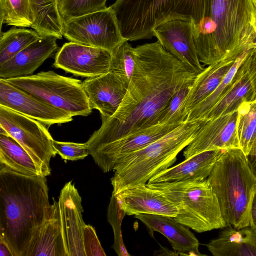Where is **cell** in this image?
Returning a JSON list of instances; mask_svg holds the SVG:
<instances>
[{
    "label": "cell",
    "mask_w": 256,
    "mask_h": 256,
    "mask_svg": "<svg viewBox=\"0 0 256 256\" xmlns=\"http://www.w3.org/2000/svg\"><path fill=\"white\" fill-rule=\"evenodd\" d=\"M136 64L116 112L101 116L102 125L86 142L90 154L124 136L157 125L172 96L194 81L196 72L166 50L158 40L134 48Z\"/></svg>",
    "instance_id": "obj_1"
},
{
    "label": "cell",
    "mask_w": 256,
    "mask_h": 256,
    "mask_svg": "<svg viewBox=\"0 0 256 256\" xmlns=\"http://www.w3.org/2000/svg\"><path fill=\"white\" fill-rule=\"evenodd\" d=\"M50 205L45 176L24 175L0 164V240L14 256H28Z\"/></svg>",
    "instance_id": "obj_2"
},
{
    "label": "cell",
    "mask_w": 256,
    "mask_h": 256,
    "mask_svg": "<svg viewBox=\"0 0 256 256\" xmlns=\"http://www.w3.org/2000/svg\"><path fill=\"white\" fill-rule=\"evenodd\" d=\"M252 0H205L204 14L193 24L200 62L210 65L240 55L256 44L252 26Z\"/></svg>",
    "instance_id": "obj_3"
},
{
    "label": "cell",
    "mask_w": 256,
    "mask_h": 256,
    "mask_svg": "<svg viewBox=\"0 0 256 256\" xmlns=\"http://www.w3.org/2000/svg\"><path fill=\"white\" fill-rule=\"evenodd\" d=\"M206 121L205 118L186 121L160 139L118 160L110 179L112 194L128 186L146 184L155 174L170 168Z\"/></svg>",
    "instance_id": "obj_4"
},
{
    "label": "cell",
    "mask_w": 256,
    "mask_h": 256,
    "mask_svg": "<svg viewBox=\"0 0 256 256\" xmlns=\"http://www.w3.org/2000/svg\"><path fill=\"white\" fill-rule=\"evenodd\" d=\"M207 179L228 226L238 229L251 224L256 178L242 150L240 148L225 150Z\"/></svg>",
    "instance_id": "obj_5"
},
{
    "label": "cell",
    "mask_w": 256,
    "mask_h": 256,
    "mask_svg": "<svg viewBox=\"0 0 256 256\" xmlns=\"http://www.w3.org/2000/svg\"><path fill=\"white\" fill-rule=\"evenodd\" d=\"M205 0H116L110 7L126 41L151 38L156 26L185 19L196 25L204 14Z\"/></svg>",
    "instance_id": "obj_6"
},
{
    "label": "cell",
    "mask_w": 256,
    "mask_h": 256,
    "mask_svg": "<svg viewBox=\"0 0 256 256\" xmlns=\"http://www.w3.org/2000/svg\"><path fill=\"white\" fill-rule=\"evenodd\" d=\"M160 192L176 206V221L198 232L228 226L217 197L208 180L146 183Z\"/></svg>",
    "instance_id": "obj_7"
},
{
    "label": "cell",
    "mask_w": 256,
    "mask_h": 256,
    "mask_svg": "<svg viewBox=\"0 0 256 256\" xmlns=\"http://www.w3.org/2000/svg\"><path fill=\"white\" fill-rule=\"evenodd\" d=\"M4 80L72 116H88L92 112L79 80L60 76L52 70Z\"/></svg>",
    "instance_id": "obj_8"
},
{
    "label": "cell",
    "mask_w": 256,
    "mask_h": 256,
    "mask_svg": "<svg viewBox=\"0 0 256 256\" xmlns=\"http://www.w3.org/2000/svg\"><path fill=\"white\" fill-rule=\"evenodd\" d=\"M63 36L70 42L112 52L126 41L120 33L116 14L110 6L64 22Z\"/></svg>",
    "instance_id": "obj_9"
},
{
    "label": "cell",
    "mask_w": 256,
    "mask_h": 256,
    "mask_svg": "<svg viewBox=\"0 0 256 256\" xmlns=\"http://www.w3.org/2000/svg\"><path fill=\"white\" fill-rule=\"evenodd\" d=\"M0 126L48 172L50 160L56 152L54 140L46 126L37 120L0 106Z\"/></svg>",
    "instance_id": "obj_10"
},
{
    "label": "cell",
    "mask_w": 256,
    "mask_h": 256,
    "mask_svg": "<svg viewBox=\"0 0 256 256\" xmlns=\"http://www.w3.org/2000/svg\"><path fill=\"white\" fill-rule=\"evenodd\" d=\"M112 56L108 50L70 42L58 49L53 66L76 76L92 78L110 72Z\"/></svg>",
    "instance_id": "obj_11"
},
{
    "label": "cell",
    "mask_w": 256,
    "mask_h": 256,
    "mask_svg": "<svg viewBox=\"0 0 256 256\" xmlns=\"http://www.w3.org/2000/svg\"><path fill=\"white\" fill-rule=\"evenodd\" d=\"M0 106L34 119L48 127L73 120L68 112L52 106L0 78Z\"/></svg>",
    "instance_id": "obj_12"
},
{
    "label": "cell",
    "mask_w": 256,
    "mask_h": 256,
    "mask_svg": "<svg viewBox=\"0 0 256 256\" xmlns=\"http://www.w3.org/2000/svg\"><path fill=\"white\" fill-rule=\"evenodd\" d=\"M180 124H164L150 126L106 144L90 155L103 172H108L113 170L120 158L160 139Z\"/></svg>",
    "instance_id": "obj_13"
},
{
    "label": "cell",
    "mask_w": 256,
    "mask_h": 256,
    "mask_svg": "<svg viewBox=\"0 0 256 256\" xmlns=\"http://www.w3.org/2000/svg\"><path fill=\"white\" fill-rule=\"evenodd\" d=\"M256 97V44L246 50L229 90L203 118L212 120L236 111L244 102Z\"/></svg>",
    "instance_id": "obj_14"
},
{
    "label": "cell",
    "mask_w": 256,
    "mask_h": 256,
    "mask_svg": "<svg viewBox=\"0 0 256 256\" xmlns=\"http://www.w3.org/2000/svg\"><path fill=\"white\" fill-rule=\"evenodd\" d=\"M193 24L190 20H171L155 26L152 33L166 50L198 74L204 68L200 64L195 47Z\"/></svg>",
    "instance_id": "obj_15"
},
{
    "label": "cell",
    "mask_w": 256,
    "mask_h": 256,
    "mask_svg": "<svg viewBox=\"0 0 256 256\" xmlns=\"http://www.w3.org/2000/svg\"><path fill=\"white\" fill-rule=\"evenodd\" d=\"M238 111L206 120L192 142L184 148L187 159L203 152L240 148L236 130Z\"/></svg>",
    "instance_id": "obj_16"
},
{
    "label": "cell",
    "mask_w": 256,
    "mask_h": 256,
    "mask_svg": "<svg viewBox=\"0 0 256 256\" xmlns=\"http://www.w3.org/2000/svg\"><path fill=\"white\" fill-rule=\"evenodd\" d=\"M60 218L68 256H86L82 198L72 181L62 189L58 200Z\"/></svg>",
    "instance_id": "obj_17"
},
{
    "label": "cell",
    "mask_w": 256,
    "mask_h": 256,
    "mask_svg": "<svg viewBox=\"0 0 256 256\" xmlns=\"http://www.w3.org/2000/svg\"><path fill=\"white\" fill-rule=\"evenodd\" d=\"M114 196L128 216L146 214L175 217L178 214L174 204L146 184L128 186Z\"/></svg>",
    "instance_id": "obj_18"
},
{
    "label": "cell",
    "mask_w": 256,
    "mask_h": 256,
    "mask_svg": "<svg viewBox=\"0 0 256 256\" xmlns=\"http://www.w3.org/2000/svg\"><path fill=\"white\" fill-rule=\"evenodd\" d=\"M128 84L112 72L87 78L82 82L90 108L98 110L101 116L107 118L118 109Z\"/></svg>",
    "instance_id": "obj_19"
},
{
    "label": "cell",
    "mask_w": 256,
    "mask_h": 256,
    "mask_svg": "<svg viewBox=\"0 0 256 256\" xmlns=\"http://www.w3.org/2000/svg\"><path fill=\"white\" fill-rule=\"evenodd\" d=\"M147 228L153 236L158 232L168 240L174 252L180 256H202L198 250L199 242L189 228L173 217L154 214H140L134 216Z\"/></svg>",
    "instance_id": "obj_20"
},
{
    "label": "cell",
    "mask_w": 256,
    "mask_h": 256,
    "mask_svg": "<svg viewBox=\"0 0 256 256\" xmlns=\"http://www.w3.org/2000/svg\"><path fill=\"white\" fill-rule=\"evenodd\" d=\"M58 38L54 36H42L0 64V78L6 79L33 74L44 62L56 54L59 48Z\"/></svg>",
    "instance_id": "obj_21"
},
{
    "label": "cell",
    "mask_w": 256,
    "mask_h": 256,
    "mask_svg": "<svg viewBox=\"0 0 256 256\" xmlns=\"http://www.w3.org/2000/svg\"><path fill=\"white\" fill-rule=\"evenodd\" d=\"M224 150L216 149L198 154L155 174L147 183L190 180H205L208 177L216 162Z\"/></svg>",
    "instance_id": "obj_22"
},
{
    "label": "cell",
    "mask_w": 256,
    "mask_h": 256,
    "mask_svg": "<svg viewBox=\"0 0 256 256\" xmlns=\"http://www.w3.org/2000/svg\"><path fill=\"white\" fill-rule=\"evenodd\" d=\"M206 246L214 256H256V226H228Z\"/></svg>",
    "instance_id": "obj_23"
},
{
    "label": "cell",
    "mask_w": 256,
    "mask_h": 256,
    "mask_svg": "<svg viewBox=\"0 0 256 256\" xmlns=\"http://www.w3.org/2000/svg\"><path fill=\"white\" fill-rule=\"evenodd\" d=\"M242 54L229 56L220 62L208 65L197 74L192 84L184 105V111L187 116L192 109L215 90L236 59Z\"/></svg>",
    "instance_id": "obj_24"
},
{
    "label": "cell",
    "mask_w": 256,
    "mask_h": 256,
    "mask_svg": "<svg viewBox=\"0 0 256 256\" xmlns=\"http://www.w3.org/2000/svg\"><path fill=\"white\" fill-rule=\"evenodd\" d=\"M28 256H68L58 202L54 200L48 216L41 226Z\"/></svg>",
    "instance_id": "obj_25"
},
{
    "label": "cell",
    "mask_w": 256,
    "mask_h": 256,
    "mask_svg": "<svg viewBox=\"0 0 256 256\" xmlns=\"http://www.w3.org/2000/svg\"><path fill=\"white\" fill-rule=\"evenodd\" d=\"M0 163L15 172L26 176L46 177L50 174L38 164L10 135L0 134Z\"/></svg>",
    "instance_id": "obj_26"
},
{
    "label": "cell",
    "mask_w": 256,
    "mask_h": 256,
    "mask_svg": "<svg viewBox=\"0 0 256 256\" xmlns=\"http://www.w3.org/2000/svg\"><path fill=\"white\" fill-rule=\"evenodd\" d=\"M34 16L31 28L42 36H63L64 21L56 0H28Z\"/></svg>",
    "instance_id": "obj_27"
},
{
    "label": "cell",
    "mask_w": 256,
    "mask_h": 256,
    "mask_svg": "<svg viewBox=\"0 0 256 256\" xmlns=\"http://www.w3.org/2000/svg\"><path fill=\"white\" fill-rule=\"evenodd\" d=\"M35 30L12 28L0 36V64L42 38Z\"/></svg>",
    "instance_id": "obj_28"
},
{
    "label": "cell",
    "mask_w": 256,
    "mask_h": 256,
    "mask_svg": "<svg viewBox=\"0 0 256 256\" xmlns=\"http://www.w3.org/2000/svg\"><path fill=\"white\" fill-rule=\"evenodd\" d=\"M238 111L236 130L239 146L246 156L256 137V97L242 103Z\"/></svg>",
    "instance_id": "obj_29"
},
{
    "label": "cell",
    "mask_w": 256,
    "mask_h": 256,
    "mask_svg": "<svg viewBox=\"0 0 256 256\" xmlns=\"http://www.w3.org/2000/svg\"><path fill=\"white\" fill-rule=\"evenodd\" d=\"M0 29L3 24L20 28L31 27L34 16L28 0H0Z\"/></svg>",
    "instance_id": "obj_30"
},
{
    "label": "cell",
    "mask_w": 256,
    "mask_h": 256,
    "mask_svg": "<svg viewBox=\"0 0 256 256\" xmlns=\"http://www.w3.org/2000/svg\"><path fill=\"white\" fill-rule=\"evenodd\" d=\"M246 50L236 59L234 64L215 90L188 113L186 121L203 118L224 96L233 83L234 74L244 59Z\"/></svg>",
    "instance_id": "obj_31"
},
{
    "label": "cell",
    "mask_w": 256,
    "mask_h": 256,
    "mask_svg": "<svg viewBox=\"0 0 256 256\" xmlns=\"http://www.w3.org/2000/svg\"><path fill=\"white\" fill-rule=\"evenodd\" d=\"M192 82L184 86L172 96L158 116L157 124H181L186 121L187 115L184 112V105Z\"/></svg>",
    "instance_id": "obj_32"
},
{
    "label": "cell",
    "mask_w": 256,
    "mask_h": 256,
    "mask_svg": "<svg viewBox=\"0 0 256 256\" xmlns=\"http://www.w3.org/2000/svg\"><path fill=\"white\" fill-rule=\"evenodd\" d=\"M112 54L110 72L120 76L129 84L136 64L134 48L126 41Z\"/></svg>",
    "instance_id": "obj_33"
},
{
    "label": "cell",
    "mask_w": 256,
    "mask_h": 256,
    "mask_svg": "<svg viewBox=\"0 0 256 256\" xmlns=\"http://www.w3.org/2000/svg\"><path fill=\"white\" fill-rule=\"evenodd\" d=\"M107 0H62L58 5L64 22L106 9Z\"/></svg>",
    "instance_id": "obj_34"
},
{
    "label": "cell",
    "mask_w": 256,
    "mask_h": 256,
    "mask_svg": "<svg viewBox=\"0 0 256 256\" xmlns=\"http://www.w3.org/2000/svg\"><path fill=\"white\" fill-rule=\"evenodd\" d=\"M126 214L119 206L117 200L112 194L108 210V220L111 224L114 234V243L112 248L118 256H130L124 244L121 223Z\"/></svg>",
    "instance_id": "obj_35"
},
{
    "label": "cell",
    "mask_w": 256,
    "mask_h": 256,
    "mask_svg": "<svg viewBox=\"0 0 256 256\" xmlns=\"http://www.w3.org/2000/svg\"><path fill=\"white\" fill-rule=\"evenodd\" d=\"M53 146L57 154L64 160H83L90 154L86 143L64 142L54 140Z\"/></svg>",
    "instance_id": "obj_36"
},
{
    "label": "cell",
    "mask_w": 256,
    "mask_h": 256,
    "mask_svg": "<svg viewBox=\"0 0 256 256\" xmlns=\"http://www.w3.org/2000/svg\"><path fill=\"white\" fill-rule=\"evenodd\" d=\"M83 242L86 256H106L94 228L90 225L84 226Z\"/></svg>",
    "instance_id": "obj_37"
},
{
    "label": "cell",
    "mask_w": 256,
    "mask_h": 256,
    "mask_svg": "<svg viewBox=\"0 0 256 256\" xmlns=\"http://www.w3.org/2000/svg\"><path fill=\"white\" fill-rule=\"evenodd\" d=\"M246 158L250 167L256 178V137Z\"/></svg>",
    "instance_id": "obj_38"
},
{
    "label": "cell",
    "mask_w": 256,
    "mask_h": 256,
    "mask_svg": "<svg viewBox=\"0 0 256 256\" xmlns=\"http://www.w3.org/2000/svg\"><path fill=\"white\" fill-rule=\"evenodd\" d=\"M250 216L252 224L256 226V190L254 193L251 202Z\"/></svg>",
    "instance_id": "obj_39"
},
{
    "label": "cell",
    "mask_w": 256,
    "mask_h": 256,
    "mask_svg": "<svg viewBox=\"0 0 256 256\" xmlns=\"http://www.w3.org/2000/svg\"><path fill=\"white\" fill-rule=\"evenodd\" d=\"M0 256H14L8 245L0 240Z\"/></svg>",
    "instance_id": "obj_40"
},
{
    "label": "cell",
    "mask_w": 256,
    "mask_h": 256,
    "mask_svg": "<svg viewBox=\"0 0 256 256\" xmlns=\"http://www.w3.org/2000/svg\"><path fill=\"white\" fill-rule=\"evenodd\" d=\"M252 0V26L256 34V0Z\"/></svg>",
    "instance_id": "obj_41"
},
{
    "label": "cell",
    "mask_w": 256,
    "mask_h": 256,
    "mask_svg": "<svg viewBox=\"0 0 256 256\" xmlns=\"http://www.w3.org/2000/svg\"><path fill=\"white\" fill-rule=\"evenodd\" d=\"M62 0H56L57 2H58V6L60 4V2L62 1Z\"/></svg>",
    "instance_id": "obj_42"
}]
</instances>
